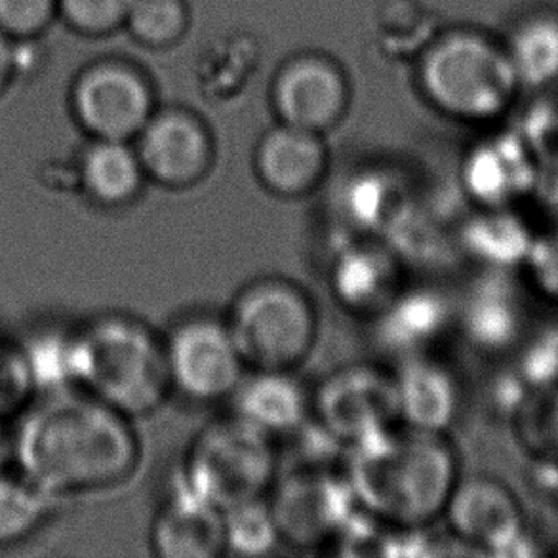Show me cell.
Instances as JSON below:
<instances>
[{"label":"cell","instance_id":"33","mask_svg":"<svg viewBox=\"0 0 558 558\" xmlns=\"http://www.w3.org/2000/svg\"><path fill=\"white\" fill-rule=\"evenodd\" d=\"M37 389L25 349L0 341V420L29 404Z\"/></svg>","mask_w":558,"mask_h":558},{"label":"cell","instance_id":"11","mask_svg":"<svg viewBox=\"0 0 558 558\" xmlns=\"http://www.w3.org/2000/svg\"><path fill=\"white\" fill-rule=\"evenodd\" d=\"M71 107L78 126L92 140L134 142L153 114L149 86L122 63L104 61L78 75Z\"/></svg>","mask_w":558,"mask_h":558},{"label":"cell","instance_id":"1","mask_svg":"<svg viewBox=\"0 0 558 558\" xmlns=\"http://www.w3.org/2000/svg\"><path fill=\"white\" fill-rule=\"evenodd\" d=\"M20 475L48 498L113 490L136 473L134 422L83 389L48 391L23 410L14 433Z\"/></svg>","mask_w":558,"mask_h":558},{"label":"cell","instance_id":"27","mask_svg":"<svg viewBox=\"0 0 558 558\" xmlns=\"http://www.w3.org/2000/svg\"><path fill=\"white\" fill-rule=\"evenodd\" d=\"M46 494L22 475H0V545L22 539L35 530L45 513Z\"/></svg>","mask_w":558,"mask_h":558},{"label":"cell","instance_id":"31","mask_svg":"<svg viewBox=\"0 0 558 558\" xmlns=\"http://www.w3.org/2000/svg\"><path fill=\"white\" fill-rule=\"evenodd\" d=\"M519 425L530 448L558 456V385L530 395L519 412Z\"/></svg>","mask_w":558,"mask_h":558},{"label":"cell","instance_id":"24","mask_svg":"<svg viewBox=\"0 0 558 558\" xmlns=\"http://www.w3.org/2000/svg\"><path fill=\"white\" fill-rule=\"evenodd\" d=\"M340 210L355 236L384 239L407 216L410 196L397 178L381 170H366L343 189Z\"/></svg>","mask_w":558,"mask_h":558},{"label":"cell","instance_id":"8","mask_svg":"<svg viewBox=\"0 0 558 558\" xmlns=\"http://www.w3.org/2000/svg\"><path fill=\"white\" fill-rule=\"evenodd\" d=\"M172 391L195 404H227L246 364L226 315L196 311L175 318L162 332Z\"/></svg>","mask_w":558,"mask_h":558},{"label":"cell","instance_id":"36","mask_svg":"<svg viewBox=\"0 0 558 558\" xmlns=\"http://www.w3.org/2000/svg\"><path fill=\"white\" fill-rule=\"evenodd\" d=\"M15 43L0 31V96L15 78Z\"/></svg>","mask_w":558,"mask_h":558},{"label":"cell","instance_id":"23","mask_svg":"<svg viewBox=\"0 0 558 558\" xmlns=\"http://www.w3.org/2000/svg\"><path fill=\"white\" fill-rule=\"evenodd\" d=\"M78 182L99 208L119 210L142 196L147 175L130 142L94 140L81 155Z\"/></svg>","mask_w":558,"mask_h":558},{"label":"cell","instance_id":"14","mask_svg":"<svg viewBox=\"0 0 558 558\" xmlns=\"http://www.w3.org/2000/svg\"><path fill=\"white\" fill-rule=\"evenodd\" d=\"M537 160L519 130L486 137L461 162V193L475 208H519L532 196Z\"/></svg>","mask_w":558,"mask_h":558},{"label":"cell","instance_id":"26","mask_svg":"<svg viewBox=\"0 0 558 558\" xmlns=\"http://www.w3.org/2000/svg\"><path fill=\"white\" fill-rule=\"evenodd\" d=\"M226 555L267 557L282 547L267 498L248 501L223 513Z\"/></svg>","mask_w":558,"mask_h":558},{"label":"cell","instance_id":"18","mask_svg":"<svg viewBox=\"0 0 558 558\" xmlns=\"http://www.w3.org/2000/svg\"><path fill=\"white\" fill-rule=\"evenodd\" d=\"M272 98L282 124L323 134L345 111L348 86L332 63L300 58L280 71Z\"/></svg>","mask_w":558,"mask_h":558},{"label":"cell","instance_id":"6","mask_svg":"<svg viewBox=\"0 0 558 558\" xmlns=\"http://www.w3.org/2000/svg\"><path fill=\"white\" fill-rule=\"evenodd\" d=\"M422 83L442 113L468 122L496 121L522 92L506 45L475 31L440 38L423 58Z\"/></svg>","mask_w":558,"mask_h":558},{"label":"cell","instance_id":"17","mask_svg":"<svg viewBox=\"0 0 558 558\" xmlns=\"http://www.w3.org/2000/svg\"><path fill=\"white\" fill-rule=\"evenodd\" d=\"M456 326L483 353H504L521 343L526 330V303L507 271H484L456 303Z\"/></svg>","mask_w":558,"mask_h":558},{"label":"cell","instance_id":"20","mask_svg":"<svg viewBox=\"0 0 558 558\" xmlns=\"http://www.w3.org/2000/svg\"><path fill=\"white\" fill-rule=\"evenodd\" d=\"M149 545L160 558L226 557L223 513L175 478L153 517Z\"/></svg>","mask_w":558,"mask_h":558},{"label":"cell","instance_id":"29","mask_svg":"<svg viewBox=\"0 0 558 558\" xmlns=\"http://www.w3.org/2000/svg\"><path fill=\"white\" fill-rule=\"evenodd\" d=\"M522 284L544 302L558 305V226L536 231L522 262Z\"/></svg>","mask_w":558,"mask_h":558},{"label":"cell","instance_id":"21","mask_svg":"<svg viewBox=\"0 0 558 558\" xmlns=\"http://www.w3.org/2000/svg\"><path fill=\"white\" fill-rule=\"evenodd\" d=\"M227 404L279 442L311 420V389L295 371H248Z\"/></svg>","mask_w":558,"mask_h":558},{"label":"cell","instance_id":"32","mask_svg":"<svg viewBox=\"0 0 558 558\" xmlns=\"http://www.w3.org/2000/svg\"><path fill=\"white\" fill-rule=\"evenodd\" d=\"M134 0H58L60 15L71 29L101 37L126 23Z\"/></svg>","mask_w":558,"mask_h":558},{"label":"cell","instance_id":"25","mask_svg":"<svg viewBox=\"0 0 558 558\" xmlns=\"http://www.w3.org/2000/svg\"><path fill=\"white\" fill-rule=\"evenodd\" d=\"M507 52L522 90L542 92L558 86V10L539 8L517 22Z\"/></svg>","mask_w":558,"mask_h":558},{"label":"cell","instance_id":"15","mask_svg":"<svg viewBox=\"0 0 558 558\" xmlns=\"http://www.w3.org/2000/svg\"><path fill=\"white\" fill-rule=\"evenodd\" d=\"M377 349L399 363L430 355L456 326V303L433 287H407L371 318Z\"/></svg>","mask_w":558,"mask_h":558},{"label":"cell","instance_id":"16","mask_svg":"<svg viewBox=\"0 0 558 558\" xmlns=\"http://www.w3.org/2000/svg\"><path fill=\"white\" fill-rule=\"evenodd\" d=\"M328 167V149L320 134L282 122L265 132L254 153L257 182L269 195L284 201L317 193Z\"/></svg>","mask_w":558,"mask_h":558},{"label":"cell","instance_id":"35","mask_svg":"<svg viewBox=\"0 0 558 558\" xmlns=\"http://www.w3.org/2000/svg\"><path fill=\"white\" fill-rule=\"evenodd\" d=\"M521 377L532 392L558 385V328L524 343Z\"/></svg>","mask_w":558,"mask_h":558},{"label":"cell","instance_id":"22","mask_svg":"<svg viewBox=\"0 0 558 558\" xmlns=\"http://www.w3.org/2000/svg\"><path fill=\"white\" fill-rule=\"evenodd\" d=\"M534 229L517 208H475L463 221L458 241L463 256L484 271H519L529 254Z\"/></svg>","mask_w":558,"mask_h":558},{"label":"cell","instance_id":"5","mask_svg":"<svg viewBox=\"0 0 558 558\" xmlns=\"http://www.w3.org/2000/svg\"><path fill=\"white\" fill-rule=\"evenodd\" d=\"M279 440L227 410L191 438L178 478L226 513L264 499L280 473Z\"/></svg>","mask_w":558,"mask_h":558},{"label":"cell","instance_id":"2","mask_svg":"<svg viewBox=\"0 0 558 558\" xmlns=\"http://www.w3.org/2000/svg\"><path fill=\"white\" fill-rule=\"evenodd\" d=\"M343 465L361 511L391 530L429 529L461 476L448 435L402 425L351 448Z\"/></svg>","mask_w":558,"mask_h":558},{"label":"cell","instance_id":"30","mask_svg":"<svg viewBox=\"0 0 558 558\" xmlns=\"http://www.w3.org/2000/svg\"><path fill=\"white\" fill-rule=\"evenodd\" d=\"M537 162H558V86L537 92L519 129Z\"/></svg>","mask_w":558,"mask_h":558},{"label":"cell","instance_id":"19","mask_svg":"<svg viewBox=\"0 0 558 558\" xmlns=\"http://www.w3.org/2000/svg\"><path fill=\"white\" fill-rule=\"evenodd\" d=\"M400 425L448 435L461 410V385L448 364L430 355L408 356L392 368Z\"/></svg>","mask_w":558,"mask_h":558},{"label":"cell","instance_id":"4","mask_svg":"<svg viewBox=\"0 0 558 558\" xmlns=\"http://www.w3.org/2000/svg\"><path fill=\"white\" fill-rule=\"evenodd\" d=\"M226 320L248 371H298L320 332L313 295L282 275H262L239 288Z\"/></svg>","mask_w":558,"mask_h":558},{"label":"cell","instance_id":"28","mask_svg":"<svg viewBox=\"0 0 558 558\" xmlns=\"http://www.w3.org/2000/svg\"><path fill=\"white\" fill-rule=\"evenodd\" d=\"M126 25L144 45H172L187 27V12L182 0H134Z\"/></svg>","mask_w":558,"mask_h":558},{"label":"cell","instance_id":"10","mask_svg":"<svg viewBox=\"0 0 558 558\" xmlns=\"http://www.w3.org/2000/svg\"><path fill=\"white\" fill-rule=\"evenodd\" d=\"M442 519L450 536L478 555H514L529 539L521 499L490 475H461Z\"/></svg>","mask_w":558,"mask_h":558},{"label":"cell","instance_id":"12","mask_svg":"<svg viewBox=\"0 0 558 558\" xmlns=\"http://www.w3.org/2000/svg\"><path fill=\"white\" fill-rule=\"evenodd\" d=\"M134 147L147 182L170 191H185L203 183L216 159L210 132L195 114L178 109L151 114Z\"/></svg>","mask_w":558,"mask_h":558},{"label":"cell","instance_id":"3","mask_svg":"<svg viewBox=\"0 0 558 558\" xmlns=\"http://www.w3.org/2000/svg\"><path fill=\"white\" fill-rule=\"evenodd\" d=\"M75 385L132 422L157 414L174 395L162 332L122 311L92 317L75 330Z\"/></svg>","mask_w":558,"mask_h":558},{"label":"cell","instance_id":"9","mask_svg":"<svg viewBox=\"0 0 558 558\" xmlns=\"http://www.w3.org/2000/svg\"><path fill=\"white\" fill-rule=\"evenodd\" d=\"M311 417L349 450L400 427L395 376L384 364H343L311 391Z\"/></svg>","mask_w":558,"mask_h":558},{"label":"cell","instance_id":"34","mask_svg":"<svg viewBox=\"0 0 558 558\" xmlns=\"http://www.w3.org/2000/svg\"><path fill=\"white\" fill-rule=\"evenodd\" d=\"M58 15V0H0V31L14 40L43 37Z\"/></svg>","mask_w":558,"mask_h":558},{"label":"cell","instance_id":"7","mask_svg":"<svg viewBox=\"0 0 558 558\" xmlns=\"http://www.w3.org/2000/svg\"><path fill=\"white\" fill-rule=\"evenodd\" d=\"M267 504L280 542L295 551L340 547L363 513L345 471L338 468H280Z\"/></svg>","mask_w":558,"mask_h":558},{"label":"cell","instance_id":"13","mask_svg":"<svg viewBox=\"0 0 558 558\" xmlns=\"http://www.w3.org/2000/svg\"><path fill=\"white\" fill-rule=\"evenodd\" d=\"M402 256L377 236H353L330 259L328 288L336 303L355 317H376L404 288Z\"/></svg>","mask_w":558,"mask_h":558}]
</instances>
